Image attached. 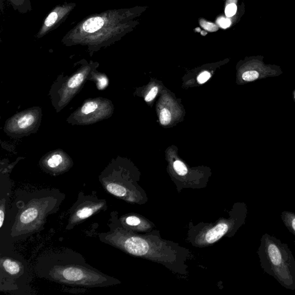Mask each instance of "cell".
Returning a JSON list of instances; mask_svg holds the SVG:
<instances>
[{
    "instance_id": "cell-11",
    "label": "cell",
    "mask_w": 295,
    "mask_h": 295,
    "mask_svg": "<svg viewBox=\"0 0 295 295\" xmlns=\"http://www.w3.org/2000/svg\"><path fill=\"white\" fill-rule=\"evenodd\" d=\"M84 79V75L83 73H79L75 76H73L68 83V86L70 89H75V88L79 87L81 84Z\"/></svg>"
},
{
    "instance_id": "cell-25",
    "label": "cell",
    "mask_w": 295,
    "mask_h": 295,
    "mask_svg": "<svg viewBox=\"0 0 295 295\" xmlns=\"http://www.w3.org/2000/svg\"><path fill=\"white\" fill-rule=\"evenodd\" d=\"M4 220H5V213H4L3 210H0V228L3 227Z\"/></svg>"
},
{
    "instance_id": "cell-2",
    "label": "cell",
    "mask_w": 295,
    "mask_h": 295,
    "mask_svg": "<svg viewBox=\"0 0 295 295\" xmlns=\"http://www.w3.org/2000/svg\"><path fill=\"white\" fill-rule=\"evenodd\" d=\"M72 8L70 6L60 7L54 10L46 19L44 25L42 26L40 34L43 36L47 33L49 30H51L56 24H59L61 19H63L65 15L70 13Z\"/></svg>"
},
{
    "instance_id": "cell-26",
    "label": "cell",
    "mask_w": 295,
    "mask_h": 295,
    "mask_svg": "<svg viewBox=\"0 0 295 295\" xmlns=\"http://www.w3.org/2000/svg\"><path fill=\"white\" fill-rule=\"evenodd\" d=\"M294 99H295V94H294Z\"/></svg>"
},
{
    "instance_id": "cell-18",
    "label": "cell",
    "mask_w": 295,
    "mask_h": 295,
    "mask_svg": "<svg viewBox=\"0 0 295 295\" xmlns=\"http://www.w3.org/2000/svg\"><path fill=\"white\" fill-rule=\"evenodd\" d=\"M200 23L202 28L209 32H215L218 29L217 25L212 24V23L207 22L204 19H201Z\"/></svg>"
},
{
    "instance_id": "cell-9",
    "label": "cell",
    "mask_w": 295,
    "mask_h": 295,
    "mask_svg": "<svg viewBox=\"0 0 295 295\" xmlns=\"http://www.w3.org/2000/svg\"><path fill=\"white\" fill-rule=\"evenodd\" d=\"M107 189L110 193L117 197H122L126 194V190L124 187L117 185V184L111 183L107 186Z\"/></svg>"
},
{
    "instance_id": "cell-15",
    "label": "cell",
    "mask_w": 295,
    "mask_h": 295,
    "mask_svg": "<svg viewBox=\"0 0 295 295\" xmlns=\"http://www.w3.org/2000/svg\"><path fill=\"white\" fill-rule=\"evenodd\" d=\"M98 109V104L94 102H89L86 103L82 109V112L84 114H89L93 113Z\"/></svg>"
},
{
    "instance_id": "cell-8",
    "label": "cell",
    "mask_w": 295,
    "mask_h": 295,
    "mask_svg": "<svg viewBox=\"0 0 295 295\" xmlns=\"http://www.w3.org/2000/svg\"><path fill=\"white\" fill-rule=\"evenodd\" d=\"M3 265L8 273L11 274H16L20 271V266L19 264L10 259H6L3 262Z\"/></svg>"
},
{
    "instance_id": "cell-23",
    "label": "cell",
    "mask_w": 295,
    "mask_h": 295,
    "mask_svg": "<svg viewBox=\"0 0 295 295\" xmlns=\"http://www.w3.org/2000/svg\"><path fill=\"white\" fill-rule=\"evenodd\" d=\"M126 223L129 225L136 226L140 224L139 218L136 216H130L126 219Z\"/></svg>"
},
{
    "instance_id": "cell-22",
    "label": "cell",
    "mask_w": 295,
    "mask_h": 295,
    "mask_svg": "<svg viewBox=\"0 0 295 295\" xmlns=\"http://www.w3.org/2000/svg\"><path fill=\"white\" fill-rule=\"evenodd\" d=\"M158 93V88L157 87H154L152 88L151 90L149 91V93L146 96V97L145 98V101L146 102H151L156 97L157 94Z\"/></svg>"
},
{
    "instance_id": "cell-5",
    "label": "cell",
    "mask_w": 295,
    "mask_h": 295,
    "mask_svg": "<svg viewBox=\"0 0 295 295\" xmlns=\"http://www.w3.org/2000/svg\"><path fill=\"white\" fill-rule=\"evenodd\" d=\"M281 217L285 227L295 236V213L283 211L281 213Z\"/></svg>"
},
{
    "instance_id": "cell-24",
    "label": "cell",
    "mask_w": 295,
    "mask_h": 295,
    "mask_svg": "<svg viewBox=\"0 0 295 295\" xmlns=\"http://www.w3.org/2000/svg\"><path fill=\"white\" fill-rule=\"evenodd\" d=\"M108 84V80L105 76H102L100 78L98 79V88L100 90L104 89Z\"/></svg>"
},
{
    "instance_id": "cell-7",
    "label": "cell",
    "mask_w": 295,
    "mask_h": 295,
    "mask_svg": "<svg viewBox=\"0 0 295 295\" xmlns=\"http://www.w3.org/2000/svg\"><path fill=\"white\" fill-rule=\"evenodd\" d=\"M38 216V210L36 208H30L22 213L20 220L22 223L29 224L35 220Z\"/></svg>"
},
{
    "instance_id": "cell-4",
    "label": "cell",
    "mask_w": 295,
    "mask_h": 295,
    "mask_svg": "<svg viewBox=\"0 0 295 295\" xmlns=\"http://www.w3.org/2000/svg\"><path fill=\"white\" fill-rule=\"evenodd\" d=\"M229 229V225L227 223L218 224L206 232L205 235L206 242L210 244L216 242L226 234Z\"/></svg>"
},
{
    "instance_id": "cell-14",
    "label": "cell",
    "mask_w": 295,
    "mask_h": 295,
    "mask_svg": "<svg viewBox=\"0 0 295 295\" xmlns=\"http://www.w3.org/2000/svg\"><path fill=\"white\" fill-rule=\"evenodd\" d=\"M171 116L170 111L167 109H163L160 115V123L163 125H167L170 123Z\"/></svg>"
},
{
    "instance_id": "cell-16",
    "label": "cell",
    "mask_w": 295,
    "mask_h": 295,
    "mask_svg": "<svg viewBox=\"0 0 295 295\" xmlns=\"http://www.w3.org/2000/svg\"><path fill=\"white\" fill-rule=\"evenodd\" d=\"M63 162V158L60 155H55L48 160V164L50 167H58Z\"/></svg>"
},
{
    "instance_id": "cell-17",
    "label": "cell",
    "mask_w": 295,
    "mask_h": 295,
    "mask_svg": "<svg viewBox=\"0 0 295 295\" xmlns=\"http://www.w3.org/2000/svg\"><path fill=\"white\" fill-rule=\"evenodd\" d=\"M259 77V74L255 71H250L244 72L242 75V79L244 81L252 82L254 81Z\"/></svg>"
},
{
    "instance_id": "cell-19",
    "label": "cell",
    "mask_w": 295,
    "mask_h": 295,
    "mask_svg": "<svg viewBox=\"0 0 295 295\" xmlns=\"http://www.w3.org/2000/svg\"><path fill=\"white\" fill-rule=\"evenodd\" d=\"M237 11V6L235 3L229 4L226 7L225 10V14L227 18H231L236 14Z\"/></svg>"
},
{
    "instance_id": "cell-12",
    "label": "cell",
    "mask_w": 295,
    "mask_h": 295,
    "mask_svg": "<svg viewBox=\"0 0 295 295\" xmlns=\"http://www.w3.org/2000/svg\"><path fill=\"white\" fill-rule=\"evenodd\" d=\"M97 209V207H85V208L79 210L77 212V216L79 219H85V218L91 216Z\"/></svg>"
},
{
    "instance_id": "cell-1",
    "label": "cell",
    "mask_w": 295,
    "mask_h": 295,
    "mask_svg": "<svg viewBox=\"0 0 295 295\" xmlns=\"http://www.w3.org/2000/svg\"><path fill=\"white\" fill-rule=\"evenodd\" d=\"M257 253L264 272L286 289L295 290V259L288 245L265 233Z\"/></svg>"
},
{
    "instance_id": "cell-20",
    "label": "cell",
    "mask_w": 295,
    "mask_h": 295,
    "mask_svg": "<svg viewBox=\"0 0 295 295\" xmlns=\"http://www.w3.org/2000/svg\"><path fill=\"white\" fill-rule=\"evenodd\" d=\"M217 23L220 28L224 29L228 28L231 25L230 19L225 18L218 19Z\"/></svg>"
},
{
    "instance_id": "cell-3",
    "label": "cell",
    "mask_w": 295,
    "mask_h": 295,
    "mask_svg": "<svg viewBox=\"0 0 295 295\" xmlns=\"http://www.w3.org/2000/svg\"><path fill=\"white\" fill-rule=\"evenodd\" d=\"M125 247L129 253L137 256L147 254L149 250L147 241L139 237H129L125 241Z\"/></svg>"
},
{
    "instance_id": "cell-6",
    "label": "cell",
    "mask_w": 295,
    "mask_h": 295,
    "mask_svg": "<svg viewBox=\"0 0 295 295\" xmlns=\"http://www.w3.org/2000/svg\"><path fill=\"white\" fill-rule=\"evenodd\" d=\"M64 277L67 280L77 281L84 278L83 272L79 269L74 267H69L63 271Z\"/></svg>"
},
{
    "instance_id": "cell-13",
    "label": "cell",
    "mask_w": 295,
    "mask_h": 295,
    "mask_svg": "<svg viewBox=\"0 0 295 295\" xmlns=\"http://www.w3.org/2000/svg\"><path fill=\"white\" fill-rule=\"evenodd\" d=\"M173 166L175 172L179 175H185L188 172L185 164L182 162L181 161H175Z\"/></svg>"
},
{
    "instance_id": "cell-10",
    "label": "cell",
    "mask_w": 295,
    "mask_h": 295,
    "mask_svg": "<svg viewBox=\"0 0 295 295\" xmlns=\"http://www.w3.org/2000/svg\"><path fill=\"white\" fill-rule=\"evenodd\" d=\"M34 121H35V118H34L33 115L28 114L19 119L18 124L19 128L25 129L32 126Z\"/></svg>"
},
{
    "instance_id": "cell-21",
    "label": "cell",
    "mask_w": 295,
    "mask_h": 295,
    "mask_svg": "<svg viewBox=\"0 0 295 295\" xmlns=\"http://www.w3.org/2000/svg\"><path fill=\"white\" fill-rule=\"evenodd\" d=\"M211 77L210 73L208 72H203L198 76L197 81L199 83L202 84L206 83Z\"/></svg>"
}]
</instances>
